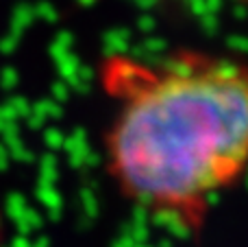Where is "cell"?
<instances>
[{"label":"cell","mask_w":248,"mask_h":247,"mask_svg":"<svg viewBox=\"0 0 248 247\" xmlns=\"http://www.w3.org/2000/svg\"><path fill=\"white\" fill-rule=\"evenodd\" d=\"M0 247H2V214H0Z\"/></svg>","instance_id":"2"},{"label":"cell","mask_w":248,"mask_h":247,"mask_svg":"<svg viewBox=\"0 0 248 247\" xmlns=\"http://www.w3.org/2000/svg\"><path fill=\"white\" fill-rule=\"evenodd\" d=\"M98 77L116 103L105 134L111 182L131 204L201 232L211 197L248 171V59L109 55Z\"/></svg>","instance_id":"1"}]
</instances>
